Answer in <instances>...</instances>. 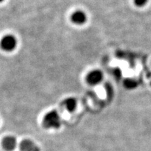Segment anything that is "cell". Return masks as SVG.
I'll use <instances>...</instances> for the list:
<instances>
[{
	"label": "cell",
	"instance_id": "cell-1",
	"mask_svg": "<svg viewBox=\"0 0 151 151\" xmlns=\"http://www.w3.org/2000/svg\"><path fill=\"white\" fill-rule=\"evenodd\" d=\"M43 123L45 127L48 129H58L61 126L62 121L60 116L57 111H52L48 112L44 116Z\"/></svg>",
	"mask_w": 151,
	"mask_h": 151
},
{
	"label": "cell",
	"instance_id": "cell-2",
	"mask_svg": "<svg viewBox=\"0 0 151 151\" xmlns=\"http://www.w3.org/2000/svg\"><path fill=\"white\" fill-rule=\"evenodd\" d=\"M16 39L12 35L5 36L1 41V46L6 51H12L16 47Z\"/></svg>",
	"mask_w": 151,
	"mask_h": 151
},
{
	"label": "cell",
	"instance_id": "cell-3",
	"mask_svg": "<svg viewBox=\"0 0 151 151\" xmlns=\"http://www.w3.org/2000/svg\"><path fill=\"white\" fill-rule=\"evenodd\" d=\"M104 75L103 73L101 71L97 70H93L88 73L87 76V82L91 86H95V85L99 84L101 83L103 80Z\"/></svg>",
	"mask_w": 151,
	"mask_h": 151
},
{
	"label": "cell",
	"instance_id": "cell-4",
	"mask_svg": "<svg viewBox=\"0 0 151 151\" xmlns=\"http://www.w3.org/2000/svg\"><path fill=\"white\" fill-rule=\"evenodd\" d=\"M71 21L74 24H83L86 22L87 16L86 13L82 11H76L71 15Z\"/></svg>",
	"mask_w": 151,
	"mask_h": 151
},
{
	"label": "cell",
	"instance_id": "cell-5",
	"mask_svg": "<svg viewBox=\"0 0 151 151\" xmlns=\"http://www.w3.org/2000/svg\"><path fill=\"white\" fill-rule=\"evenodd\" d=\"M20 148L21 151H40L39 147L33 141L25 139L20 143Z\"/></svg>",
	"mask_w": 151,
	"mask_h": 151
},
{
	"label": "cell",
	"instance_id": "cell-6",
	"mask_svg": "<svg viewBox=\"0 0 151 151\" xmlns=\"http://www.w3.org/2000/svg\"><path fill=\"white\" fill-rule=\"evenodd\" d=\"M17 141L16 138L11 136L5 137L2 141V146L5 150L8 151H12L16 147Z\"/></svg>",
	"mask_w": 151,
	"mask_h": 151
},
{
	"label": "cell",
	"instance_id": "cell-7",
	"mask_svg": "<svg viewBox=\"0 0 151 151\" xmlns=\"http://www.w3.org/2000/svg\"><path fill=\"white\" fill-rule=\"evenodd\" d=\"M64 104H65V108L69 111H73L75 110V109L76 108L77 102L76 100L74 98L70 97L68 98V99H65L64 101Z\"/></svg>",
	"mask_w": 151,
	"mask_h": 151
},
{
	"label": "cell",
	"instance_id": "cell-8",
	"mask_svg": "<svg viewBox=\"0 0 151 151\" xmlns=\"http://www.w3.org/2000/svg\"><path fill=\"white\" fill-rule=\"evenodd\" d=\"M124 86L127 89H134L138 86V82L134 78H127L124 81Z\"/></svg>",
	"mask_w": 151,
	"mask_h": 151
},
{
	"label": "cell",
	"instance_id": "cell-9",
	"mask_svg": "<svg viewBox=\"0 0 151 151\" xmlns=\"http://www.w3.org/2000/svg\"><path fill=\"white\" fill-rule=\"evenodd\" d=\"M148 2V0H134V3L137 7H143Z\"/></svg>",
	"mask_w": 151,
	"mask_h": 151
},
{
	"label": "cell",
	"instance_id": "cell-10",
	"mask_svg": "<svg viewBox=\"0 0 151 151\" xmlns=\"http://www.w3.org/2000/svg\"><path fill=\"white\" fill-rule=\"evenodd\" d=\"M4 0H0V2H1V1H3Z\"/></svg>",
	"mask_w": 151,
	"mask_h": 151
},
{
	"label": "cell",
	"instance_id": "cell-11",
	"mask_svg": "<svg viewBox=\"0 0 151 151\" xmlns=\"http://www.w3.org/2000/svg\"><path fill=\"white\" fill-rule=\"evenodd\" d=\"M150 84H151V81H150Z\"/></svg>",
	"mask_w": 151,
	"mask_h": 151
}]
</instances>
